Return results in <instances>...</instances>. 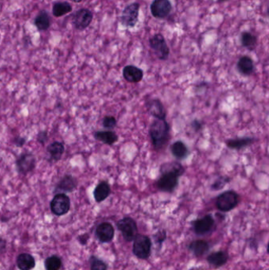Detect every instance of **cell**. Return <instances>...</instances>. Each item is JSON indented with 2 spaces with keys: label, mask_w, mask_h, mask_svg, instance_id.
<instances>
[{
  "label": "cell",
  "mask_w": 269,
  "mask_h": 270,
  "mask_svg": "<svg viewBox=\"0 0 269 270\" xmlns=\"http://www.w3.org/2000/svg\"><path fill=\"white\" fill-rule=\"evenodd\" d=\"M171 152L177 160H183L189 155V149L182 141H177L171 146Z\"/></svg>",
  "instance_id": "cell-24"
},
{
  "label": "cell",
  "mask_w": 269,
  "mask_h": 270,
  "mask_svg": "<svg viewBox=\"0 0 269 270\" xmlns=\"http://www.w3.org/2000/svg\"><path fill=\"white\" fill-rule=\"evenodd\" d=\"M240 202L239 194L235 190H227L219 194L215 200V207L219 211L227 212L236 209Z\"/></svg>",
  "instance_id": "cell-3"
},
{
  "label": "cell",
  "mask_w": 269,
  "mask_h": 270,
  "mask_svg": "<svg viewBox=\"0 0 269 270\" xmlns=\"http://www.w3.org/2000/svg\"><path fill=\"white\" fill-rule=\"evenodd\" d=\"M171 128L166 120L155 119L149 127V137L151 144L156 150H161L165 147L170 138Z\"/></svg>",
  "instance_id": "cell-2"
},
{
  "label": "cell",
  "mask_w": 269,
  "mask_h": 270,
  "mask_svg": "<svg viewBox=\"0 0 269 270\" xmlns=\"http://www.w3.org/2000/svg\"><path fill=\"white\" fill-rule=\"evenodd\" d=\"M241 42L242 46L245 47V48L250 51L253 50L257 46V36L249 32H243L241 34Z\"/></svg>",
  "instance_id": "cell-28"
},
{
  "label": "cell",
  "mask_w": 269,
  "mask_h": 270,
  "mask_svg": "<svg viewBox=\"0 0 269 270\" xmlns=\"http://www.w3.org/2000/svg\"><path fill=\"white\" fill-rule=\"evenodd\" d=\"M88 240L89 236L87 234L82 235V236H79V238H78L79 242H80L82 245L86 244V243H87V241H88Z\"/></svg>",
  "instance_id": "cell-37"
},
{
  "label": "cell",
  "mask_w": 269,
  "mask_h": 270,
  "mask_svg": "<svg viewBox=\"0 0 269 270\" xmlns=\"http://www.w3.org/2000/svg\"><path fill=\"white\" fill-rule=\"evenodd\" d=\"M149 45L158 59H160V60H168L169 57L170 49L163 35H154L150 38Z\"/></svg>",
  "instance_id": "cell-8"
},
{
  "label": "cell",
  "mask_w": 269,
  "mask_h": 270,
  "mask_svg": "<svg viewBox=\"0 0 269 270\" xmlns=\"http://www.w3.org/2000/svg\"><path fill=\"white\" fill-rule=\"evenodd\" d=\"M78 185V179H76L71 175H66L59 181L55 188L56 194H66L71 193L77 189Z\"/></svg>",
  "instance_id": "cell-12"
},
{
  "label": "cell",
  "mask_w": 269,
  "mask_h": 270,
  "mask_svg": "<svg viewBox=\"0 0 269 270\" xmlns=\"http://www.w3.org/2000/svg\"><path fill=\"white\" fill-rule=\"evenodd\" d=\"M35 26L40 31H45L50 27V17L46 11H42L38 14L35 19Z\"/></svg>",
  "instance_id": "cell-26"
},
{
  "label": "cell",
  "mask_w": 269,
  "mask_h": 270,
  "mask_svg": "<svg viewBox=\"0 0 269 270\" xmlns=\"http://www.w3.org/2000/svg\"><path fill=\"white\" fill-rule=\"evenodd\" d=\"M189 250L194 254V256L199 258L209 251L210 245L206 240H196L189 243Z\"/></svg>",
  "instance_id": "cell-19"
},
{
  "label": "cell",
  "mask_w": 269,
  "mask_h": 270,
  "mask_svg": "<svg viewBox=\"0 0 269 270\" xmlns=\"http://www.w3.org/2000/svg\"><path fill=\"white\" fill-rule=\"evenodd\" d=\"M96 236L103 243L112 242L115 237V228L111 223H101L96 227Z\"/></svg>",
  "instance_id": "cell-14"
},
{
  "label": "cell",
  "mask_w": 269,
  "mask_h": 270,
  "mask_svg": "<svg viewBox=\"0 0 269 270\" xmlns=\"http://www.w3.org/2000/svg\"><path fill=\"white\" fill-rule=\"evenodd\" d=\"M47 152H48L50 160L53 162H58L61 160L62 155L65 152V147L62 142H52L48 146Z\"/></svg>",
  "instance_id": "cell-22"
},
{
  "label": "cell",
  "mask_w": 269,
  "mask_h": 270,
  "mask_svg": "<svg viewBox=\"0 0 269 270\" xmlns=\"http://www.w3.org/2000/svg\"><path fill=\"white\" fill-rule=\"evenodd\" d=\"M44 265L47 270H60L62 266V261L60 257L52 255L47 258Z\"/></svg>",
  "instance_id": "cell-29"
},
{
  "label": "cell",
  "mask_w": 269,
  "mask_h": 270,
  "mask_svg": "<svg viewBox=\"0 0 269 270\" xmlns=\"http://www.w3.org/2000/svg\"><path fill=\"white\" fill-rule=\"evenodd\" d=\"M17 265L19 270H31L35 267L36 262L31 254L22 253L17 258Z\"/></svg>",
  "instance_id": "cell-25"
},
{
  "label": "cell",
  "mask_w": 269,
  "mask_h": 270,
  "mask_svg": "<svg viewBox=\"0 0 269 270\" xmlns=\"http://www.w3.org/2000/svg\"><path fill=\"white\" fill-rule=\"evenodd\" d=\"M155 241L159 246H161L163 244V242L165 241L166 238H167V232L164 230H160L156 233L155 236Z\"/></svg>",
  "instance_id": "cell-33"
},
{
  "label": "cell",
  "mask_w": 269,
  "mask_h": 270,
  "mask_svg": "<svg viewBox=\"0 0 269 270\" xmlns=\"http://www.w3.org/2000/svg\"><path fill=\"white\" fill-rule=\"evenodd\" d=\"M117 126V120L112 116H107L103 119V126L108 130L116 128Z\"/></svg>",
  "instance_id": "cell-32"
},
{
  "label": "cell",
  "mask_w": 269,
  "mask_h": 270,
  "mask_svg": "<svg viewBox=\"0 0 269 270\" xmlns=\"http://www.w3.org/2000/svg\"><path fill=\"white\" fill-rule=\"evenodd\" d=\"M112 193V188L107 181H101L93 190L94 199L97 203L105 201Z\"/></svg>",
  "instance_id": "cell-18"
},
{
  "label": "cell",
  "mask_w": 269,
  "mask_h": 270,
  "mask_svg": "<svg viewBox=\"0 0 269 270\" xmlns=\"http://www.w3.org/2000/svg\"><path fill=\"white\" fill-rule=\"evenodd\" d=\"M191 126L193 129H194L196 131H199L200 130H202V122L199 121V120H195L192 122Z\"/></svg>",
  "instance_id": "cell-36"
},
{
  "label": "cell",
  "mask_w": 269,
  "mask_h": 270,
  "mask_svg": "<svg viewBox=\"0 0 269 270\" xmlns=\"http://www.w3.org/2000/svg\"><path fill=\"white\" fill-rule=\"evenodd\" d=\"M139 10V3L134 2L132 4L128 5L122 12V18H121L122 24L128 28H132L135 26L138 20Z\"/></svg>",
  "instance_id": "cell-9"
},
{
  "label": "cell",
  "mask_w": 269,
  "mask_h": 270,
  "mask_svg": "<svg viewBox=\"0 0 269 270\" xmlns=\"http://www.w3.org/2000/svg\"><path fill=\"white\" fill-rule=\"evenodd\" d=\"M219 1H221L222 2V1H226V0H219Z\"/></svg>",
  "instance_id": "cell-40"
},
{
  "label": "cell",
  "mask_w": 269,
  "mask_h": 270,
  "mask_svg": "<svg viewBox=\"0 0 269 270\" xmlns=\"http://www.w3.org/2000/svg\"><path fill=\"white\" fill-rule=\"evenodd\" d=\"M6 241L3 239L0 238V253L3 252L6 250Z\"/></svg>",
  "instance_id": "cell-38"
},
{
  "label": "cell",
  "mask_w": 269,
  "mask_h": 270,
  "mask_svg": "<svg viewBox=\"0 0 269 270\" xmlns=\"http://www.w3.org/2000/svg\"><path fill=\"white\" fill-rule=\"evenodd\" d=\"M48 140V134L47 130H42L39 132V134H37L36 136V141H37L40 144L43 145L44 146Z\"/></svg>",
  "instance_id": "cell-34"
},
{
  "label": "cell",
  "mask_w": 269,
  "mask_h": 270,
  "mask_svg": "<svg viewBox=\"0 0 269 270\" xmlns=\"http://www.w3.org/2000/svg\"><path fill=\"white\" fill-rule=\"evenodd\" d=\"M90 270H107L108 264L96 256H91L90 258Z\"/></svg>",
  "instance_id": "cell-30"
},
{
  "label": "cell",
  "mask_w": 269,
  "mask_h": 270,
  "mask_svg": "<svg viewBox=\"0 0 269 270\" xmlns=\"http://www.w3.org/2000/svg\"><path fill=\"white\" fill-rule=\"evenodd\" d=\"M13 143H14V146H16L17 147H22L24 146L25 144L26 143V139L23 137L18 136L14 138L13 140Z\"/></svg>",
  "instance_id": "cell-35"
},
{
  "label": "cell",
  "mask_w": 269,
  "mask_h": 270,
  "mask_svg": "<svg viewBox=\"0 0 269 270\" xmlns=\"http://www.w3.org/2000/svg\"><path fill=\"white\" fill-rule=\"evenodd\" d=\"M255 141V138L251 137H243V138H238L226 141V146L231 150H241L251 146Z\"/></svg>",
  "instance_id": "cell-21"
},
{
  "label": "cell",
  "mask_w": 269,
  "mask_h": 270,
  "mask_svg": "<svg viewBox=\"0 0 269 270\" xmlns=\"http://www.w3.org/2000/svg\"><path fill=\"white\" fill-rule=\"evenodd\" d=\"M229 259L228 253L225 250H217L209 254L206 258L208 263L214 268H220L225 266Z\"/></svg>",
  "instance_id": "cell-17"
},
{
  "label": "cell",
  "mask_w": 269,
  "mask_h": 270,
  "mask_svg": "<svg viewBox=\"0 0 269 270\" xmlns=\"http://www.w3.org/2000/svg\"><path fill=\"white\" fill-rule=\"evenodd\" d=\"M122 76L126 82L130 83H138L144 78V72L142 69L134 65H128L122 70Z\"/></svg>",
  "instance_id": "cell-16"
},
{
  "label": "cell",
  "mask_w": 269,
  "mask_h": 270,
  "mask_svg": "<svg viewBox=\"0 0 269 270\" xmlns=\"http://www.w3.org/2000/svg\"><path fill=\"white\" fill-rule=\"evenodd\" d=\"M36 160L33 153L26 151L21 153L16 160V168L19 174L28 175L36 168Z\"/></svg>",
  "instance_id": "cell-6"
},
{
  "label": "cell",
  "mask_w": 269,
  "mask_h": 270,
  "mask_svg": "<svg viewBox=\"0 0 269 270\" xmlns=\"http://www.w3.org/2000/svg\"><path fill=\"white\" fill-rule=\"evenodd\" d=\"M71 1H73V2H82V0H71Z\"/></svg>",
  "instance_id": "cell-39"
},
{
  "label": "cell",
  "mask_w": 269,
  "mask_h": 270,
  "mask_svg": "<svg viewBox=\"0 0 269 270\" xmlns=\"http://www.w3.org/2000/svg\"><path fill=\"white\" fill-rule=\"evenodd\" d=\"M94 138L96 140L108 145V146H113L118 142L119 136L113 130H100L96 131L94 134Z\"/></svg>",
  "instance_id": "cell-20"
},
{
  "label": "cell",
  "mask_w": 269,
  "mask_h": 270,
  "mask_svg": "<svg viewBox=\"0 0 269 270\" xmlns=\"http://www.w3.org/2000/svg\"><path fill=\"white\" fill-rule=\"evenodd\" d=\"M185 171L182 164L177 161L163 164L160 168V177L156 182V188L162 192H174Z\"/></svg>",
  "instance_id": "cell-1"
},
{
  "label": "cell",
  "mask_w": 269,
  "mask_h": 270,
  "mask_svg": "<svg viewBox=\"0 0 269 270\" xmlns=\"http://www.w3.org/2000/svg\"><path fill=\"white\" fill-rule=\"evenodd\" d=\"M215 227V220L210 214L206 215L203 217L197 219L193 223V228L196 234L199 236L209 234Z\"/></svg>",
  "instance_id": "cell-10"
},
{
  "label": "cell",
  "mask_w": 269,
  "mask_h": 270,
  "mask_svg": "<svg viewBox=\"0 0 269 270\" xmlns=\"http://www.w3.org/2000/svg\"><path fill=\"white\" fill-rule=\"evenodd\" d=\"M172 3L169 0H154L151 5V12L156 18H165L172 11Z\"/></svg>",
  "instance_id": "cell-11"
},
{
  "label": "cell",
  "mask_w": 269,
  "mask_h": 270,
  "mask_svg": "<svg viewBox=\"0 0 269 270\" xmlns=\"http://www.w3.org/2000/svg\"><path fill=\"white\" fill-rule=\"evenodd\" d=\"M92 13L88 9H81L74 15L73 23L75 28L78 30H83L87 28L92 21Z\"/></svg>",
  "instance_id": "cell-13"
},
{
  "label": "cell",
  "mask_w": 269,
  "mask_h": 270,
  "mask_svg": "<svg viewBox=\"0 0 269 270\" xmlns=\"http://www.w3.org/2000/svg\"><path fill=\"white\" fill-rule=\"evenodd\" d=\"M52 212L56 216H62L70 211V199L66 194H56L50 204Z\"/></svg>",
  "instance_id": "cell-7"
},
{
  "label": "cell",
  "mask_w": 269,
  "mask_h": 270,
  "mask_svg": "<svg viewBox=\"0 0 269 270\" xmlns=\"http://www.w3.org/2000/svg\"><path fill=\"white\" fill-rule=\"evenodd\" d=\"M71 5L67 2H56L52 8V13L55 17H62L68 13L71 12Z\"/></svg>",
  "instance_id": "cell-27"
},
{
  "label": "cell",
  "mask_w": 269,
  "mask_h": 270,
  "mask_svg": "<svg viewBox=\"0 0 269 270\" xmlns=\"http://www.w3.org/2000/svg\"><path fill=\"white\" fill-rule=\"evenodd\" d=\"M238 70L242 75L249 76L254 71L253 61L249 56H242L238 62Z\"/></svg>",
  "instance_id": "cell-23"
},
{
  "label": "cell",
  "mask_w": 269,
  "mask_h": 270,
  "mask_svg": "<svg viewBox=\"0 0 269 270\" xmlns=\"http://www.w3.org/2000/svg\"><path fill=\"white\" fill-rule=\"evenodd\" d=\"M230 181H231V178H229V177L220 176L211 184V189L213 190H221Z\"/></svg>",
  "instance_id": "cell-31"
},
{
  "label": "cell",
  "mask_w": 269,
  "mask_h": 270,
  "mask_svg": "<svg viewBox=\"0 0 269 270\" xmlns=\"http://www.w3.org/2000/svg\"><path fill=\"white\" fill-rule=\"evenodd\" d=\"M118 230L122 233L124 240L127 242L134 241L138 234V224L134 219L130 216H125L116 223Z\"/></svg>",
  "instance_id": "cell-5"
},
{
  "label": "cell",
  "mask_w": 269,
  "mask_h": 270,
  "mask_svg": "<svg viewBox=\"0 0 269 270\" xmlns=\"http://www.w3.org/2000/svg\"><path fill=\"white\" fill-rule=\"evenodd\" d=\"M146 108L148 112L155 119L159 120H166L167 111L164 108V104L159 99H150L146 102Z\"/></svg>",
  "instance_id": "cell-15"
},
{
  "label": "cell",
  "mask_w": 269,
  "mask_h": 270,
  "mask_svg": "<svg viewBox=\"0 0 269 270\" xmlns=\"http://www.w3.org/2000/svg\"><path fill=\"white\" fill-rule=\"evenodd\" d=\"M151 246L152 242L149 236L138 234L134 240L133 253L138 259L147 260L151 256Z\"/></svg>",
  "instance_id": "cell-4"
}]
</instances>
